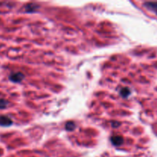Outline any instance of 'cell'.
<instances>
[{
  "mask_svg": "<svg viewBox=\"0 0 157 157\" xmlns=\"http://www.w3.org/2000/svg\"><path fill=\"white\" fill-rule=\"evenodd\" d=\"M144 6L147 9L152 11L157 15V2H148L144 3Z\"/></svg>",
  "mask_w": 157,
  "mask_h": 157,
  "instance_id": "7a4b0ae2",
  "label": "cell"
},
{
  "mask_svg": "<svg viewBox=\"0 0 157 157\" xmlns=\"http://www.w3.org/2000/svg\"><path fill=\"white\" fill-rule=\"evenodd\" d=\"M76 127V124H75V122H71V121H69L65 125V130L67 131H71V130H75V128Z\"/></svg>",
  "mask_w": 157,
  "mask_h": 157,
  "instance_id": "52a82bcc",
  "label": "cell"
},
{
  "mask_svg": "<svg viewBox=\"0 0 157 157\" xmlns=\"http://www.w3.org/2000/svg\"><path fill=\"white\" fill-rule=\"evenodd\" d=\"M38 7H39V6H38V5L35 4V3H30V4L26 6L25 11L27 12H35V11L38 9Z\"/></svg>",
  "mask_w": 157,
  "mask_h": 157,
  "instance_id": "5b68a950",
  "label": "cell"
},
{
  "mask_svg": "<svg viewBox=\"0 0 157 157\" xmlns=\"http://www.w3.org/2000/svg\"><path fill=\"white\" fill-rule=\"evenodd\" d=\"M8 106V102L6 100L0 99V109L6 108Z\"/></svg>",
  "mask_w": 157,
  "mask_h": 157,
  "instance_id": "ba28073f",
  "label": "cell"
},
{
  "mask_svg": "<svg viewBox=\"0 0 157 157\" xmlns=\"http://www.w3.org/2000/svg\"><path fill=\"white\" fill-rule=\"evenodd\" d=\"M130 94H131V91H130V90L128 87H124V88L121 89V95L123 98H127Z\"/></svg>",
  "mask_w": 157,
  "mask_h": 157,
  "instance_id": "8992f818",
  "label": "cell"
},
{
  "mask_svg": "<svg viewBox=\"0 0 157 157\" xmlns=\"http://www.w3.org/2000/svg\"><path fill=\"white\" fill-rule=\"evenodd\" d=\"M112 144L114 146H121L124 143V138L121 136H113L110 138Z\"/></svg>",
  "mask_w": 157,
  "mask_h": 157,
  "instance_id": "277c9868",
  "label": "cell"
},
{
  "mask_svg": "<svg viewBox=\"0 0 157 157\" xmlns=\"http://www.w3.org/2000/svg\"><path fill=\"white\" fill-rule=\"evenodd\" d=\"M25 76L21 72H18V73H14L9 76V79L11 81L15 83H19L24 79Z\"/></svg>",
  "mask_w": 157,
  "mask_h": 157,
  "instance_id": "6da1fadb",
  "label": "cell"
},
{
  "mask_svg": "<svg viewBox=\"0 0 157 157\" xmlns=\"http://www.w3.org/2000/svg\"><path fill=\"white\" fill-rule=\"evenodd\" d=\"M12 124V121L6 116H0V126L9 127Z\"/></svg>",
  "mask_w": 157,
  "mask_h": 157,
  "instance_id": "3957f363",
  "label": "cell"
}]
</instances>
